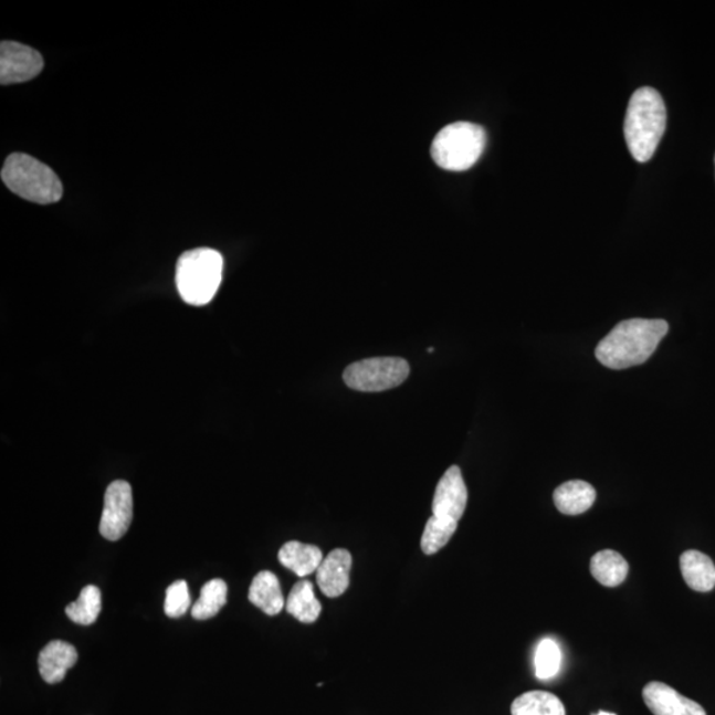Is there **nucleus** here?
<instances>
[{"label": "nucleus", "mask_w": 715, "mask_h": 715, "mask_svg": "<svg viewBox=\"0 0 715 715\" xmlns=\"http://www.w3.org/2000/svg\"><path fill=\"white\" fill-rule=\"evenodd\" d=\"M670 332L664 319L632 318L621 320L600 340L595 356L608 369L624 370L643 365L658 350Z\"/></svg>", "instance_id": "1"}, {"label": "nucleus", "mask_w": 715, "mask_h": 715, "mask_svg": "<svg viewBox=\"0 0 715 715\" xmlns=\"http://www.w3.org/2000/svg\"><path fill=\"white\" fill-rule=\"evenodd\" d=\"M666 106L651 86L634 91L624 119V137L634 160L645 164L656 153L666 129Z\"/></svg>", "instance_id": "2"}, {"label": "nucleus", "mask_w": 715, "mask_h": 715, "mask_svg": "<svg viewBox=\"0 0 715 715\" xmlns=\"http://www.w3.org/2000/svg\"><path fill=\"white\" fill-rule=\"evenodd\" d=\"M223 277V256L215 250L197 249L179 257L176 282L186 304L203 306L215 297Z\"/></svg>", "instance_id": "3"}, {"label": "nucleus", "mask_w": 715, "mask_h": 715, "mask_svg": "<svg viewBox=\"0 0 715 715\" xmlns=\"http://www.w3.org/2000/svg\"><path fill=\"white\" fill-rule=\"evenodd\" d=\"M2 180L18 197L38 204H52L63 197V185L51 167L23 153L6 159Z\"/></svg>", "instance_id": "4"}, {"label": "nucleus", "mask_w": 715, "mask_h": 715, "mask_svg": "<svg viewBox=\"0 0 715 715\" xmlns=\"http://www.w3.org/2000/svg\"><path fill=\"white\" fill-rule=\"evenodd\" d=\"M486 146V132L473 123H454L434 137L432 158L441 169L465 171L477 164Z\"/></svg>", "instance_id": "5"}, {"label": "nucleus", "mask_w": 715, "mask_h": 715, "mask_svg": "<svg viewBox=\"0 0 715 715\" xmlns=\"http://www.w3.org/2000/svg\"><path fill=\"white\" fill-rule=\"evenodd\" d=\"M410 371V365L403 358H369L347 366L344 382L351 390L382 392L402 385L409 378Z\"/></svg>", "instance_id": "6"}, {"label": "nucleus", "mask_w": 715, "mask_h": 715, "mask_svg": "<svg viewBox=\"0 0 715 715\" xmlns=\"http://www.w3.org/2000/svg\"><path fill=\"white\" fill-rule=\"evenodd\" d=\"M133 521L132 486L126 481L117 480L105 493L104 511L99 521V534L105 539H122L129 530Z\"/></svg>", "instance_id": "7"}, {"label": "nucleus", "mask_w": 715, "mask_h": 715, "mask_svg": "<svg viewBox=\"0 0 715 715\" xmlns=\"http://www.w3.org/2000/svg\"><path fill=\"white\" fill-rule=\"evenodd\" d=\"M43 69V56L31 46L17 42H2L0 45V83L2 85L30 82Z\"/></svg>", "instance_id": "8"}, {"label": "nucleus", "mask_w": 715, "mask_h": 715, "mask_svg": "<svg viewBox=\"0 0 715 715\" xmlns=\"http://www.w3.org/2000/svg\"><path fill=\"white\" fill-rule=\"evenodd\" d=\"M467 504V490L463 473L452 465L437 486L432 501V516L441 519L459 521L464 516Z\"/></svg>", "instance_id": "9"}, {"label": "nucleus", "mask_w": 715, "mask_h": 715, "mask_svg": "<svg viewBox=\"0 0 715 715\" xmlns=\"http://www.w3.org/2000/svg\"><path fill=\"white\" fill-rule=\"evenodd\" d=\"M643 698L654 715H706L703 706L656 681L644 687Z\"/></svg>", "instance_id": "10"}, {"label": "nucleus", "mask_w": 715, "mask_h": 715, "mask_svg": "<svg viewBox=\"0 0 715 715\" xmlns=\"http://www.w3.org/2000/svg\"><path fill=\"white\" fill-rule=\"evenodd\" d=\"M351 565V554L345 549L333 550L324 558L316 574L319 590L327 598H338L349 588Z\"/></svg>", "instance_id": "11"}, {"label": "nucleus", "mask_w": 715, "mask_h": 715, "mask_svg": "<svg viewBox=\"0 0 715 715\" xmlns=\"http://www.w3.org/2000/svg\"><path fill=\"white\" fill-rule=\"evenodd\" d=\"M76 648L62 640L51 641L39 654V671L46 684H59L77 663Z\"/></svg>", "instance_id": "12"}, {"label": "nucleus", "mask_w": 715, "mask_h": 715, "mask_svg": "<svg viewBox=\"0 0 715 715\" xmlns=\"http://www.w3.org/2000/svg\"><path fill=\"white\" fill-rule=\"evenodd\" d=\"M595 500H597L595 487L580 480L569 481L554 492V504L566 516H579L590 511Z\"/></svg>", "instance_id": "13"}, {"label": "nucleus", "mask_w": 715, "mask_h": 715, "mask_svg": "<svg viewBox=\"0 0 715 715\" xmlns=\"http://www.w3.org/2000/svg\"><path fill=\"white\" fill-rule=\"evenodd\" d=\"M278 560L285 569L296 574L299 578L317 572L323 564L324 554L319 547L291 540L278 551Z\"/></svg>", "instance_id": "14"}, {"label": "nucleus", "mask_w": 715, "mask_h": 715, "mask_svg": "<svg viewBox=\"0 0 715 715\" xmlns=\"http://www.w3.org/2000/svg\"><path fill=\"white\" fill-rule=\"evenodd\" d=\"M249 599L252 604L259 607L270 617L282 612L286 603L282 586H280L276 575L271 571H262L256 575L250 587Z\"/></svg>", "instance_id": "15"}, {"label": "nucleus", "mask_w": 715, "mask_h": 715, "mask_svg": "<svg viewBox=\"0 0 715 715\" xmlns=\"http://www.w3.org/2000/svg\"><path fill=\"white\" fill-rule=\"evenodd\" d=\"M680 567L685 583L692 590L709 592L715 587V565L704 553L685 551L680 558Z\"/></svg>", "instance_id": "16"}, {"label": "nucleus", "mask_w": 715, "mask_h": 715, "mask_svg": "<svg viewBox=\"0 0 715 715\" xmlns=\"http://www.w3.org/2000/svg\"><path fill=\"white\" fill-rule=\"evenodd\" d=\"M285 608L287 613L305 624L314 623L323 611V606L314 593L312 581L306 579L299 580L293 586Z\"/></svg>", "instance_id": "17"}, {"label": "nucleus", "mask_w": 715, "mask_h": 715, "mask_svg": "<svg viewBox=\"0 0 715 715\" xmlns=\"http://www.w3.org/2000/svg\"><path fill=\"white\" fill-rule=\"evenodd\" d=\"M628 570H630V566L627 560L613 550L599 551L591 559L592 577L606 587H617L623 583Z\"/></svg>", "instance_id": "18"}, {"label": "nucleus", "mask_w": 715, "mask_h": 715, "mask_svg": "<svg viewBox=\"0 0 715 715\" xmlns=\"http://www.w3.org/2000/svg\"><path fill=\"white\" fill-rule=\"evenodd\" d=\"M512 715H566V711L553 693L534 691L514 700Z\"/></svg>", "instance_id": "19"}, {"label": "nucleus", "mask_w": 715, "mask_h": 715, "mask_svg": "<svg viewBox=\"0 0 715 715\" xmlns=\"http://www.w3.org/2000/svg\"><path fill=\"white\" fill-rule=\"evenodd\" d=\"M102 591L96 586H86L80 592L78 599L66 606L65 613L73 623L91 625L98 619L103 610Z\"/></svg>", "instance_id": "20"}, {"label": "nucleus", "mask_w": 715, "mask_h": 715, "mask_svg": "<svg viewBox=\"0 0 715 715\" xmlns=\"http://www.w3.org/2000/svg\"><path fill=\"white\" fill-rule=\"evenodd\" d=\"M227 593H229V587H227L224 580L212 579L207 581L202 591H200V598L192 606V618L207 620L217 617L227 603Z\"/></svg>", "instance_id": "21"}, {"label": "nucleus", "mask_w": 715, "mask_h": 715, "mask_svg": "<svg viewBox=\"0 0 715 715\" xmlns=\"http://www.w3.org/2000/svg\"><path fill=\"white\" fill-rule=\"evenodd\" d=\"M456 521L441 519L432 516L427 521L422 537V550L427 556H433L450 543L453 534L458 530Z\"/></svg>", "instance_id": "22"}, {"label": "nucleus", "mask_w": 715, "mask_h": 715, "mask_svg": "<svg viewBox=\"0 0 715 715\" xmlns=\"http://www.w3.org/2000/svg\"><path fill=\"white\" fill-rule=\"evenodd\" d=\"M536 674L539 680L556 677L562 665V651L556 640L544 639L537 646Z\"/></svg>", "instance_id": "23"}, {"label": "nucleus", "mask_w": 715, "mask_h": 715, "mask_svg": "<svg viewBox=\"0 0 715 715\" xmlns=\"http://www.w3.org/2000/svg\"><path fill=\"white\" fill-rule=\"evenodd\" d=\"M191 597L186 580L174 581L166 591L165 613L169 618H180L189 611Z\"/></svg>", "instance_id": "24"}, {"label": "nucleus", "mask_w": 715, "mask_h": 715, "mask_svg": "<svg viewBox=\"0 0 715 715\" xmlns=\"http://www.w3.org/2000/svg\"><path fill=\"white\" fill-rule=\"evenodd\" d=\"M595 715H617V714L607 713V712H599L598 714H595Z\"/></svg>", "instance_id": "25"}, {"label": "nucleus", "mask_w": 715, "mask_h": 715, "mask_svg": "<svg viewBox=\"0 0 715 715\" xmlns=\"http://www.w3.org/2000/svg\"><path fill=\"white\" fill-rule=\"evenodd\" d=\"M427 351H429V353H433V351H434V349H433V347H430V349H427Z\"/></svg>", "instance_id": "26"}, {"label": "nucleus", "mask_w": 715, "mask_h": 715, "mask_svg": "<svg viewBox=\"0 0 715 715\" xmlns=\"http://www.w3.org/2000/svg\"><path fill=\"white\" fill-rule=\"evenodd\" d=\"M714 164H715V158H714Z\"/></svg>", "instance_id": "27"}]
</instances>
